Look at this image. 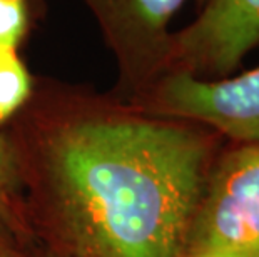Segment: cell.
<instances>
[{
    "label": "cell",
    "mask_w": 259,
    "mask_h": 257,
    "mask_svg": "<svg viewBox=\"0 0 259 257\" xmlns=\"http://www.w3.org/2000/svg\"><path fill=\"white\" fill-rule=\"evenodd\" d=\"M34 80L17 50L0 52V125L29 104Z\"/></svg>",
    "instance_id": "6"
},
{
    "label": "cell",
    "mask_w": 259,
    "mask_h": 257,
    "mask_svg": "<svg viewBox=\"0 0 259 257\" xmlns=\"http://www.w3.org/2000/svg\"><path fill=\"white\" fill-rule=\"evenodd\" d=\"M84 2L117 60L120 99L129 104L167 72L172 37L169 24L187 0Z\"/></svg>",
    "instance_id": "4"
},
{
    "label": "cell",
    "mask_w": 259,
    "mask_h": 257,
    "mask_svg": "<svg viewBox=\"0 0 259 257\" xmlns=\"http://www.w3.org/2000/svg\"><path fill=\"white\" fill-rule=\"evenodd\" d=\"M0 257H14L12 255V249H10L9 242L5 240V237L0 234Z\"/></svg>",
    "instance_id": "10"
},
{
    "label": "cell",
    "mask_w": 259,
    "mask_h": 257,
    "mask_svg": "<svg viewBox=\"0 0 259 257\" xmlns=\"http://www.w3.org/2000/svg\"><path fill=\"white\" fill-rule=\"evenodd\" d=\"M37 124L52 211L75 257L186 255L212 166L207 127L79 99Z\"/></svg>",
    "instance_id": "1"
},
{
    "label": "cell",
    "mask_w": 259,
    "mask_h": 257,
    "mask_svg": "<svg viewBox=\"0 0 259 257\" xmlns=\"http://www.w3.org/2000/svg\"><path fill=\"white\" fill-rule=\"evenodd\" d=\"M184 257H234V255L216 249H194V250H187Z\"/></svg>",
    "instance_id": "9"
},
{
    "label": "cell",
    "mask_w": 259,
    "mask_h": 257,
    "mask_svg": "<svg viewBox=\"0 0 259 257\" xmlns=\"http://www.w3.org/2000/svg\"><path fill=\"white\" fill-rule=\"evenodd\" d=\"M19 159L10 142L0 135V226L14 229L17 217Z\"/></svg>",
    "instance_id": "7"
},
{
    "label": "cell",
    "mask_w": 259,
    "mask_h": 257,
    "mask_svg": "<svg viewBox=\"0 0 259 257\" xmlns=\"http://www.w3.org/2000/svg\"><path fill=\"white\" fill-rule=\"evenodd\" d=\"M129 106L151 116L199 124L236 144H259V67L218 80L169 70Z\"/></svg>",
    "instance_id": "2"
},
{
    "label": "cell",
    "mask_w": 259,
    "mask_h": 257,
    "mask_svg": "<svg viewBox=\"0 0 259 257\" xmlns=\"http://www.w3.org/2000/svg\"><path fill=\"white\" fill-rule=\"evenodd\" d=\"M259 257V144H238L209 169L187 250Z\"/></svg>",
    "instance_id": "3"
},
{
    "label": "cell",
    "mask_w": 259,
    "mask_h": 257,
    "mask_svg": "<svg viewBox=\"0 0 259 257\" xmlns=\"http://www.w3.org/2000/svg\"><path fill=\"white\" fill-rule=\"evenodd\" d=\"M259 47V0H206L199 15L170 37L169 70L202 80L234 75Z\"/></svg>",
    "instance_id": "5"
},
{
    "label": "cell",
    "mask_w": 259,
    "mask_h": 257,
    "mask_svg": "<svg viewBox=\"0 0 259 257\" xmlns=\"http://www.w3.org/2000/svg\"><path fill=\"white\" fill-rule=\"evenodd\" d=\"M30 0H0V52L17 50L30 29Z\"/></svg>",
    "instance_id": "8"
}]
</instances>
